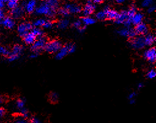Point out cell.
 <instances>
[{"label": "cell", "mask_w": 156, "mask_h": 123, "mask_svg": "<svg viewBox=\"0 0 156 123\" xmlns=\"http://www.w3.org/2000/svg\"><path fill=\"white\" fill-rule=\"evenodd\" d=\"M62 47L61 43L57 40V39H53L52 41H50L49 42H46L44 50L49 53H56L60 48Z\"/></svg>", "instance_id": "cell-3"}, {"label": "cell", "mask_w": 156, "mask_h": 123, "mask_svg": "<svg viewBox=\"0 0 156 123\" xmlns=\"http://www.w3.org/2000/svg\"><path fill=\"white\" fill-rule=\"evenodd\" d=\"M73 26L76 28L79 31L80 33H83L85 32V29H86V26H85L81 20H77L76 21H75L74 23H73Z\"/></svg>", "instance_id": "cell-22"}, {"label": "cell", "mask_w": 156, "mask_h": 123, "mask_svg": "<svg viewBox=\"0 0 156 123\" xmlns=\"http://www.w3.org/2000/svg\"><path fill=\"white\" fill-rule=\"evenodd\" d=\"M9 54V51L7 48L4 47V46H0V54L4 56H8Z\"/></svg>", "instance_id": "cell-31"}, {"label": "cell", "mask_w": 156, "mask_h": 123, "mask_svg": "<svg viewBox=\"0 0 156 123\" xmlns=\"http://www.w3.org/2000/svg\"><path fill=\"white\" fill-rule=\"evenodd\" d=\"M53 25V24L52 21H51L50 20H46L42 27H44L45 29H50V28H52Z\"/></svg>", "instance_id": "cell-32"}, {"label": "cell", "mask_w": 156, "mask_h": 123, "mask_svg": "<svg viewBox=\"0 0 156 123\" xmlns=\"http://www.w3.org/2000/svg\"><path fill=\"white\" fill-rule=\"evenodd\" d=\"M1 24L4 27H6L8 29H12L15 26V22L14 20V19H13L12 17H4V19L2 20Z\"/></svg>", "instance_id": "cell-15"}, {"label": "cell", "mask_w": 156, "mask_h": 123, "mask_svg": "<svg viewBox=\"0 0 156 123\" xmlns=\"http://www.w3.org/2000/svg\"><path fill=\"white\" fill-rule=\"evenodd\" d=\"M123 25H124L125 27H130L131 25H132V22H131V20L130 19H128L127 20L125 21L123 24Z\"/></svg>", "instance_id": "cell-38"}, {"label": "cell", "mask_w": 156, "mask_h": 123, "mask_svg": "<svg viewBox=\"0 0 156 123\" xmlns=\"http://www.w3.org/2000/svg\"><path fill=\"white\" fill-rule=\"evenodd\" d=\"M130 100V104H134L135 103V99H130L129 100Z\"/></svg>", "instance_id": "cell-50"}, {"label": "cell", "mask_w": 156, "mask_h": 123, "mask_svg": "<svg viewBox=\"0 0 156 123\" xmlns=\"http://www.w3.org/2000/svg\"><path fill=\"white\" fill-rule=\"evenodd\" d=\"M130 45L132 48L136 50H141L143 49L145 46L144 37L143 36H138L134 37L132 38V41H130Z\"/></svg>", "instance_id": "cell-7"}, {"label": "cell", "mask_w": 156, "mask_h": 123, "mask_svg": "<svg viewBox=\"0 0 156 123\" xmlns=\"http://www.w3.org/2000/svg\"><path fill=\"white\" fill-rule=\"evenodd\" d=\"M8 1H9V0H3V2H4V3H7Z\"/></svg>", "instance_id": "cell-51"}, {"label": "cell", "mask_w": 156, "mask_h": 123, "mask_svg": "<svg viewBox=\"0 0 156 123\" xmlns=\"http://www.w3.org/2000/svg\"><path fill=\"white\" fill-rule=\"evenodd\" d=\"M38 5L37 0H28V1L25 3L23 6L25 12L28 14H31L34 12Z\"/></svg>", "instance_id": "cell-11"}, {"label": "cell", "mask_w": 156, "mask_h": 123, "mask_svg": "<svg viewBox=\"0 0 156 123\" xmlns=\"http://www.w3.org/2000/svg\"><path fill=\"white\" fill-rule=\"evenodd\" d=\"M136 34L139 35H146L148 33L149 28L146 24L145 23H140L136 25H135V28L134 29Z\"/></svg>", "instance_id": "cell-13"}, {"label": "cell", "mask_w": 156, "mask_h": 123, "mask_svg": "<svg viewBox=\"0 0 156 123\" xmlns=\"http://www.w3.org/2000/svg\"><path fill=\"white\" fill-rule=\"evenodd\" d=\"M58 27L61 30L66 29L69 25V20L68 19H62L60 20L58 23Z\"/></svg>", "instance_id": "cell-23"}, {"label": "cell", "mask_w": 156, "mask_h": 123, "mask_svg": "<svg viewBox=\"0 0 156 123\" xmlns=\"http://www.w3.org/2000/svg\"><path fill=\"white\" fill-rule=\"evenodd\" d=\"M5 114V111L2 108H0V118H2Z\"/></svg>", "instance_id": "cell-43"}, {"label": "cell", "mask_w": 156, "mask_h": 123, "mask_svg": "<svg viewBox=\"0 0 156 123\" xmlns=\"http://www.w3.org/2000/svg\"><path fill=\"white\" fill-rule=\"evenodd\" d=\"M118 33L121 36L129 38H133L136 35L135 30L131 27H124L121 28L118 31Z\"/></svg>", "instance_id": "cell-8"}, {"label": "cell", "mask_w": 156, "mask_h": 123, "mask_svg": "<svg viewBox=\"0 0 156 123\" xmlns=\"http://www.w3.org/2000/svg\"><path fill=\"white\" fill-rule=\"evenodd\" d=\"M4 98L2 96H0V105H2L4 102Z\"/></svg>", "instance_id": "cell-49"}, {"label": "cell", "mask_w": 156, "mask_h": 123, "mask_svg": "<svg viewBox=\"0 0 156 123\" xmlns=\"http://www.w3.org/2000/svg\"><path fill=\"white\" fill-rule=\"evenodd\" d=\"M23 52V47L20 44H15L12 49L11 52H9L8 55V59L9 62H14L17 60Z\"/></svg>", "instance_id": "cell-2"}, {"label": "cell", "mask_w": 156, "mask_h": 123, "mask_svg": "<svg viewBox=\"0 0 156 123\" xmlns=\"http://www.w3.org/2000/svg\"><path fill=\"white\" fill-rule=\"evenodd\" d=\"M154 1L153 0H143L142 3V6L143 8H148L151 5H153Z\"/></svg>", "instance_id": "cell-33"}, {"label": "cell", "mask_w": 156, "mask_h": 123, "mask_svg": "<svg viewBox=\"0 0 156 123\" xmlns=\"http://www.w3.org/2000/svg\"><path fill=\"white\" fill-rule=\"evenodd\" d=\"M58 7V0H45L39 5L38 4L34 12L36 14L39 15L53 17L56 14Z\"/></svg>", "instance_id": "cell-1"}, {"label": "cell", "mask_w": 156, "mask_h": 123, "mask_svg": "<svg viewBox=\"0 0 156 123\" xmlns=\"http://www.w3.org/2000/svg\"><path fill=\"white\" fill-rule=\"evenodd\" d=\"M46 19L43 18H39L34 20V22L33 24V26L35 27H43Z\"/></svg>", "instance_id": "cell-25"}, {"label": "cell", "mask_w": 156, "mask_h": 123, "mask_svg": "<svg viewBox=\"0 0 156 123\" xmlns=\"http://www.w3.org/2000/svg\"><path fill=\"white\" fill-rule=\"evenodd\" d=\"M128 19H129V17H128L127 11H122L121 12L118 13V17L115 20L117 24L121 25V24H123L124 22L126 20H127Z\"/></svg>", "instance_id": "cell-16"}, {"label": "cell", "mask_w": 156, "mask_h": 123, "mask_svg": "<svg viewBox=\"0 0 156 123\" xmlns=\"http://www.w3.org/2000/svg\"><path fill=\"white\" fill-rule=\"evenodd\" d=\"M145 45L147 46H152L155 41V37L152 34H146V36L144 37Z\"/></svg>", "instance_id": "cell-20"}, {"label": "cell", "mask_w": 156, "mask_h": 123, "mask_svg": "<svg viewBox=\"0 0 156 123\" xmlns=\"http://www.w3.org/2000/svg\"><path fill=\"white\" fill-rule=\"evenodd\" d=\"M96 19H98L99 20H104V19H105L106 14H105L104 10L98 12L96 14Z\"/></svg>", "instance_id": "cell-27"}, {"label": "cell", "mask_w": 156, "mask_h": 123, "mask_svg": "<svg viewBox=\"0 0 156 123\" xmlns=\"http://www.w3.org/2000/svg\"><path fill=\"white\" fill-rule=\"evenodd\" d=\"M68 54H69L68 48L67 47V46H64V47H61L60 49L56 52L55 58L57 60H61L63 58H64Z\"/></svg>", "instance_id": "cell-19"}, {"label": "cell", "mask_w": 156, "mask_h": 123, "mask_svg": "<svg viewBox=\"0 0 156 123\" xmlns=\"http://www.w3.org/2000/svg\"><path fill=\"white\" fill-rule=\"evenodd\" d=\"M0 41H1V37H0Z\"/></svg>", "instance_id": "cell-52"}, {"label": "cell", "mask_w": 156, "mask_h": 123, "mask_svg": "<svg viewBox=\"0 0 156 123\" xmlns=\"http://www.w3.org/2000/svg\"><path fill=\"white\" fill-rule=\"evenodd\" d=\"M155 11V5H151L150 6H149L148 8V13L149 14H151V13H153L154 11Z\"/></svg>", "instance_id": "cell-39"}, {"label": "cell", "mask_w": 156, "mask_h": 123, "mask_svg": "<svg viewBox=\"0 0 156 123\" xmlns=\"http://www.w3.org/2000/svg\"><path fill=\"white\" fill-rule=\"evenodd\" d=\"M24 13L25 11L23 8L19 6H17L14 9H12L10 11V15L12 17L15 19H19L22 18L23 16Z\"/></svg>", "instance_id": "cell-12"}, {"label": "cell", "mask_w": 156, "mask_h": 123, "mask_svg": "<svg viewBox=\"0 0 156 123\" xmlns=\"http://www.w3.org/2000/svg\"><path fill=\"white\" fill-rule=\"evenodd\" d=\"M31 32H32L36 37H40L44 36V32L43 30L40 28V27H35L33 28L31 30Z\"/></svg>", "instance_id": "cell-24"}, {"label": "cell", "mask_w": 156, "mask_h": 123, "mask_svg": "<svg viewBox=\"0 0 156 123\" xmlns=\"http://www.w3.org/2000/svg\"><path fill=\"white\" fill-rule=\"evenodd\" d=\"M96 10V5L95 3H93L92 1H88L85 6H84L83 10H82L83 15L84 16H89L91 15Z\"/></svg>", "instance_id": "cell-9"}, {"label": "cell", "mask_w": 156, "mask_h": 123, "mask_svg": "<svg viewBox=\"0 0 156 123\" xmlns=\"http://www.w3.org/2000/svg\"><path fill=\"white\" fill-rule=\"evenodd\" d=\"M156 76V71L155 70L152 69L147 73V77L149 79H153Z\"/></svg>", "instance_id": "cell-34"}, {"label": "cell", "mask_w": 156, "mask_h": 123, "mask_svg": "<svg viewBox=\"0 0 156 123\" xmlns=\"http://www.w3.org/2000/svg\"><path fill=\"white\" fill-rule=\"evenodd\" d=\"M104 10L106 14V19H108L109 20H115L118 17L119 12L113 9L110 8H105Z\"/></svg>", "instance_id": "cell-14"}, {"label": "cell", "mask_w": 156, "mask_h": 123, "mask_svg": "<svg viewBox=\"0 0 156 123\" xmlns=\"http://www.w3.org/2000/svg\"><path fill=\"white\" fill-rule=\"evenodd\" d=\"M33 28V24L28 22H23L20 23L17 27V32L19 35L23 37L27 34Z\"/></svg>", "instance_id": "cell-5"}, {"label": "cell", "mask_w": 156, "mask_h": 123, "mask_svg": "<svg viewBox=\"0 0 156 123\" xmlns=\"http://www.w3.org/2000/svg\"><path fill=\"white\" fill-rule=\"evenodd\" d=\"M4 2H3V0H0V10L2 9L3 8H4Z\"/></svg>", "instance_id": "cell-46"}, {"label": "cell", "mask_w": 156, "mask_h": 123, "mask_svg": "<svg viewBox=\"0 0 156 123\" xmlns=\"http://www.w3.org/2000/svg\"><path fill=\"white\" fill-rule=\"evenodd\" d=\"M4 13L2 11V9H1L0 10V23L2 22V21L4 19Z\"/></svg>", "instance_id": "cell-40"}, {"label": "cell", "mask_w": 156, "mask_h": 123, "mask_svg": "<svg viewBox=\"0 0 156 123\" xmlns=\"http://www.w3.org/2000/svg\"><path fill=\"white\" fill-rule=\"evenodd\" d=\"M143 17L144 15L142 12H136L135 14L134 15V16L132 17L131 19V22L132 24L134 25H136L140 23H142L143 22Z\"/></svg>", "instance_id": "cell-18"}, {"label": "cell", "mask_w": 156, "mask_h": 123, "mask_svg": "<svg viewBox=\"0 0 156 123\" xmlns=\"http://www.w3.org/2000/svg\"><path fill=\"white\" fill-rule=\"evenodd\" d=\"M23 38L24 43L27 45H32L37 39V37L31 32H28Z\"/></svg>", "instance_id": "cell-17"}, {"label": "cell", "mask_w": 156, "mask_h": 123, "mask_svg": "<svg viewBox=\"0 0 156 123\" xmlns=\"http://www.w3.org/2000/svg\"><path fill=\"white\" fill-rule=\"evenodd\" d=\"M136 12H137V10H136V8L135 6H132L131 8H130L129 9V10L127 11L129 19L131 20L132 17L135 14V13Z\"/></svg>", "instance_id": "cell-28"}, {"label": "cell", "mask_w": 156, "mask_h": 123, "mask_svg": "<svg viewBox=\"0 0 156 123\" xmlns=\"http://www.w3.org/2000/svg\"><path fill=\"white\" fill-rule=\"evenodd\" d=\"M104 1H105V0H92V2L94 3H100Z\"/></svg>", "instance_id": "cell-45"}, {"label": "cell", "mask_w": 156, "mask_h": 123, "mask_svg": "<svg viewBox=\"0 0 156 123\" xmlns=\"http://www.w3.org/2000/svg\"><path fill=\"white\" fill-rule=\"evenodd\" d=\"M25 101L23 99H19L16 102L17 108L19 110L22 109L23 108L25 107Z\"/></svg>", "instance_id": "cell-29"}, {"label": "cell", "mask_w": 156, "mask_h": 123, "mask_svg": "<svg viewBox=\"0 0 156 123\" xmlns=\"http://www.w3.org/2000/svg\"><path fill=\"white\" fill-rule=\"evenodd\" d=\"M46 42V39L44 36L39 37L31 46V50L33 52L38 54L44 49Z\"/></svg>", "instance_id": "cell-4"}, {"label": "cell", "mask_w": 156, "mask_h": 123, "mask_svg": "<svg viewBox=\"0 0 156 123\" xmlns=\"http://www.w3.org/2000/svg\"><path fill=\"white\" fill-rule=\"evenodd\" d=\"M50 100L52 102L55 103L58 100V95L56 93V92H52L50 94Z\"/></svg>", "instance_id": "cell-30"}, {"label": "cell", "mask_w": 156, "mask_h": 123, "mask_svg": "<svg viewBox=\"0 0 156 123\" xmlns=\"http://www.w3.org/2000/svg\"><path fill=\"white\" fill-rule=\"evenodd\" d=\"M115 2L118 3V4H121V3H123L126 0H115Z\"/></svg>", "instance_id": "cell-47"}, {"label": "cell", "mask_w": 156, "mask_h": 123, "mask_svg": "<svg viewBox=\"0 0 156 123\" xmlns=\"http://www.w3.org/2000/svg\"><path fill=\"white\" fill-rule=\"evenodd\" d=\"M38 53L33 52L32 54H31V55L29 56V57H30V58L34 59V58H36L38 57Z\"/></svg>", "instance_id": "cell-44"}, {"label": "cell", "mask_w": 156, "mask_h": 123, "mask_svg": "<svg viewBox=\"0 0 156 123\" xmlns=\"http://www.w3.org/2000/svg\"><path fill=\"white\" fill-rule=\"evenodd\" d=\"M67 46V47L68 48V51H69V54H72L74 52H75V50H76V47L73 44H69Z\"/></svg>", "instance_id": "cell-35"}, {"label": "cell", "mask_w": 156, "mask_h": 123, "mask_svg": "<svg viewBox=\"0 0 156 123\" xmlns=\"http://www.w3.org/2000/svg\"><path fill=\"white\" fill-rule=\"evenodd\" d=\"M20 110V113H21V116H23V117H24L25 118H28V116H29V113H28V110L25 109V108L24 107V108H23L22 109H21V110Z\"/></svg>", "instance_id": "cell-36"}, {"label": "cell", "mask_w": 156, "mask_h": 123, "mask_svg": "<svg viewBox=\"0 0 156 123\" xmlns=\"http://www.w3.org/2000/svg\"><path fill=\"white\" fill-rule=\"evenodd\" d=\"M135 96H136V93H135V92H131V93L129 95L128 98H129V100H130V99H135Z\"/></svg>", "instance_id": "cell-41"}, {"label": "cell", "mask_w": 156, "mask_h": 123, "mask_svg": "<svg viewBox=\"0 0 156 123\" xmlns=\"http://www.w3.org/2000/svg\"><path fill=\"white\" fill-rule=\"evenodd\" d=\"M66 11L68 15L69 14H76L82 12V8L75 3H68L62 7Z\"/></svg>", "instance_id": "cell-6"}, {"label": "cell", "mask_w": 156, "mask_h": 123, "mask_svg": "<svg viewBox=\"0 0 156 123\" xmlns=\"http://www.w3.org/2000/svg\"><path fill=\"white\" fill-rule=\"evenodd\" d=\"M144 57L151 63H154L156 60V49L155 48H150L144 52Z\"/></svg>", "instance_id": "cell-10"}, {"label": "cell", "mask_w": 156, "mask_h": 123, "mask_svg": "<svg viewBox=\"0 0 156 123\" xmlns=\"http://www.w3.org/2000/svg\"><path fill=\"white\" fill-rule=\"evenodd\" d=\"M81 21L85 26L91 25L96 23V19L91 17L90 15H89V16H84V17L82 18Z\"/></svg>", "instance_id": "cell-21"}, {"label": "cell", "mask_w": 156, "mask_h": 123, "mask_svg": "<svg viewBox=\"0 0 156 123\" xmlns=\"http://www.w3.org/2000/svg\"><path fill=\"white\" fill-rule=\"evenodd\" d=\"M31 122H33V123H39V122H40V121L38 118H35V117L31 119Z\"/></svg>", "instance_id": "cell-42"}, {"label": "cell", "mask_w": 156, "mask_h": 123, "mask_svg": "<svg viewBox=\"0 0 156 123\" xmlns=\"http://www.w3.org/2000/svg\"><path fill=\"white\" fill-rule=\"evenodd\" d=\"M143 87H144V84H143V83H139V84H138V88L139 89H142Z\"/></svg>", "instance_id": "cell-48"}, {"label": "cell", "mask_w": 156, "mask_h": 123, "mask_svg": "<svg viewBox=\"0 0 156 123\" xmlns=\"http://www.w3.org/2000/svg\"><path fill=\"white\" fill-rule=\"evenodd\" d=\"M15 122H19V123H25V122H27V120L26 118H25L24 117L21 116L17 118V119L15 120Z\"/></svg>", "instance_id": "cell-37"}, {"label": "cell", "mask_w": 156, "mask_h": 123, "mask_svg": "<svg viewBox=\"0 0 156 123\" xmlns=\"http://www.w3.org/2000/svg\"><path fill=\"white\" fill-rule=\"evenodd\" d=\"M18 5H19V0H9V1L7 2L8 7L10 9L17 7Z\"/></svg>", "instance_id": "cell-26"}]
</instances>
